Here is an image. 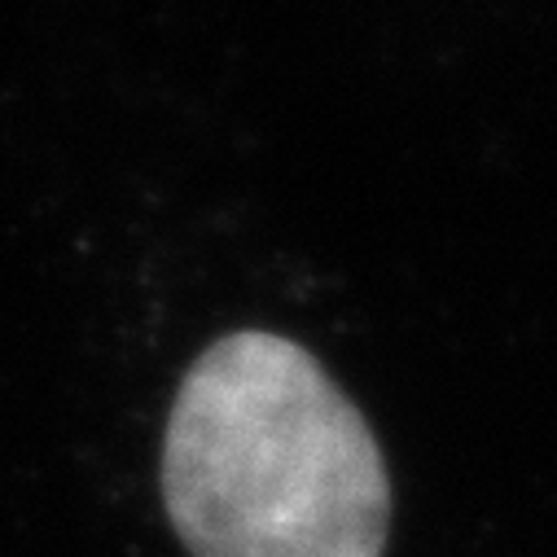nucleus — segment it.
Returning a JSON list of instances; mask_svg holds the SVG:
<instances>
[{
    "label": "nucleus",
    "mask_w": 557,
    "mask_h": 557,
    "mask_svg": "<svg viewBox=\"0 0 557 557\" xmlns=\"http://www.w3.org/2000/svg\"><path fill=\"white\" fill-rule=\"evenodd\" d=\"M163 500L194 557H382L391 479L321 360L268 330L211 343L181 382Z\"/></svg>",
    "instance_id": "obj_1"
}]
</instances>
